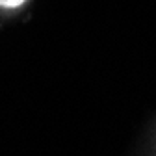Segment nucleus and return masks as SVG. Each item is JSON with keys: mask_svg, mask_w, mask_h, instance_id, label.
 Listing matches in <instances>:
<instances>
[{"mask_svg": "<svg viewBox=\"0 0 156 156\" xmlns=\"http://www.w3.org/2000/svg\"><path fill=\"white\" fill-rule=\"evenodd\" d=\"M23 2H26V0H0V6L2 8H17Z\"/></svg>", "mask_w": 156, "mask_h": 156, "instance_id": "1", "label": "nucleus"}]
</instances>
